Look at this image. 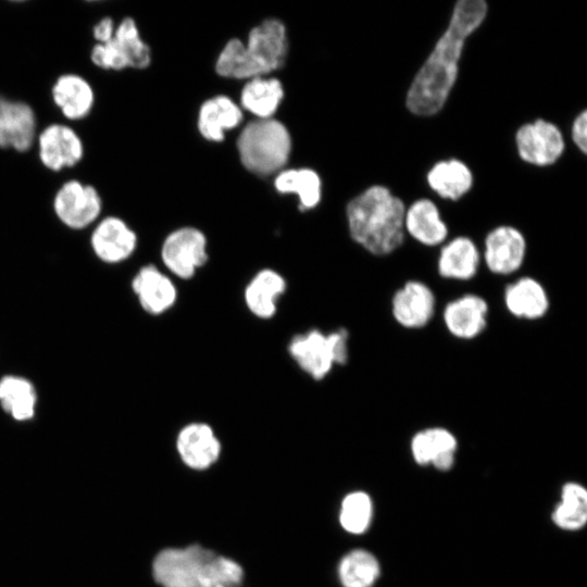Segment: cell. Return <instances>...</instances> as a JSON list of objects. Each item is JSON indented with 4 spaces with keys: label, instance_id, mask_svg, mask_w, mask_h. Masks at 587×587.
Masks as SVG:
<instances>
[{
    "label": "cell",
    "instance_id": "cell-26",
    "mask_svg": "<svg viewBox=\"0 0 587 587\" xmlns=\"http://www.w3.org/2000/svg\"><path fill=\"white\" fill-rule=\"evenodd\" d=\"M429 187L441 198L458 200L473 185L470 167L458 159L437 162L427 173Z\"/></svg>",
    "mask_w": 587,
    "mask_h": 587
},
{
    "label": "cell",
    "instance_id": "cell-1",
    "mask_svg": "<svg viewBox=\"0 0 587 587\" xmlns=\"http://www.w3.org/2000/svg\"><path fill=\"white\" fill-rule=\"evenodd\" d=\"M488 5L484 0H459L447 29L413 78L405 104L420 116L438 113L445 105L458 76V64L465 39L484 22Z\"/></svg>",
    "mask_w": 587,
    "mask_h": 587
},
{
    "label": "cell",
    "instance_id": "cell-14",
    "mask_svg": "<svg viewBox=\"0 0 587 587\" xmlns=\"http://www.w3.org/2000/svg\"><path fill=\"white\" fill-rule=\"evenodd\" d=\"M36 128V115L28 103L0 95V148L17 152L29 150Z\"/></svg>",
    "mask_w": 587,
    "mask_h": 587
},
{
    "label": "cell",
    "instance_id": "cell-28",
    "mask_svg": "<svg viewBox=\"0 0 587 587\" xmlns=\"http://www.w3.org/2000/svg\"><path fill=\"white\" fill-rule=\"evenodd\" d=\"M284 96L279 80L275 78H251L241 91V103L260 120L271 118Z\"/></svg>",
    "mask_w": 587,
    "mask_h": 587
},
{
    "label": "cell",
    "instance_id": "cell-23",
    "mask_svg": "<svg viewBox=\"0 0 587 587\" xmlns=\"http://www.w3.org/2000/svg\"><path fill=\"white\" fill-rule=\"evenodd\" d=\"M52 100L70 121L85 118L92 110L95 92L83 76L67 73L59 76L51 88Z\"/></svg>",
    "mask_w": 587,
    "mask_h": 587
},
{
    "label": "cell",
    "instance_id": "cell-20",
    "mask_svg": "<svg viewBox=\"0 0 587 587\" xmlns=\"http://www.w3.org/2000/svg\"><path fill=\"white\" fill-rule=\"evenodd\" d=\"M458 441L445 427H428L417 432L411 440V452L416 463H432L438 470H449L454 462Z\"/></svg>",
    "mask_w": 587,
    "mask_h": 587
},
{
    "label": "cell",
    "instance_id": "cell-9",
    "mask_svg": "<svg viewBox=\"0 0 587 587\" xmlns=\"http://www.w3.org/2000/svg\"><path fill=\"white\" fill-rule=\"evenodd\" d=\"M101 210L102 199L98 190L76 179L65 182L53 198L57 217L73 229H83L92 224Z\"/></svg>",
    "mask_w": 587,
    "mask_h": 587
},
{
    "label": "cell",
    "instance_id": "cell-30",
    "mask_svg": "<svg viewBox=\"0 0 587 587\" xmlns=\"http://www.w3.org/2000/svg\"><path fill=\"white\" fill-rule=\"evenodd\" d=\"M338 574L344 587H372L379 576V564L372 553L357 549L342 558Z\"/></svg>",
    "mask_w": 587,
    "mask_h": 587
},
{
    "label": "cell",
    "instance_id": "cell-24",
    "mask_svg": "<svg viewBox=\"0 0 587 587\" xmlns=\"http://www.w3.org/2000/svg\"><path fill=\"white\" fill-rule=\"evenodd\" d=\"M404 230L427 247L438 246L448 237V226L441 220L437 205L426 198L414 201L405 210Z\"/></svg>",
    "mask_w": 587,
    "mask_h": 587
},
{
    "label": "cell",
    "instance_id": "cell-33",
    "mask_svg": "<svg viewBox=\"0 0 587 587\" xmlns=\"http://www.w3.org/2000/svg\"><path fill=\"white\" fill-rule=\"evenodd\" d=\"M572 140L584 153H587V111L583 110L573 121Z\"/></svg>",
    "mask_w": 587,
    "mask_h": 587
},
{
    "label": "cell",
    "instance_id": "cell-34",
    "mask_svg": "<svg viewBox=\"0 0 587 587\" xmlns=\"http://www.w3.org/2000/svg\"><path fill=\"white\" fill-rule=\"evenodd\" d=\"M114 30L115 25L113 20L105 16L95 24L92 35L97 43H104L113 37Z\"/></svg>",
    "mask_w": 587,
    "mask_h": 587
},
{
    "label": "cell",
    "instance_id": "cell-13",
    "mask_svg": "<svg viewBox=\"0 0 587 587\" xmlns=\"http://www.w3.org/2000/svg\"><path fill=\"white\" fill-rule=\"evenodd\" d=\"M39 159L52 172L75 166L84 157V145L68 125L53 123L38 136Z\"/></svg>",
    "mask_w": 587,
    "mask_h": 587
},
{
    "label": "cell",
    "instance_id": "cell-32",
    "mask_svg": "<svg viewBox=\"0 0 587 587\" xmlns=\"http://www.w3.org/2000/svg\"><path fill=\"white\" fill-rule=\"evenodd\" d=\"M372 517V501L369 495L355 491L342 500L339 521L349 533L361 534L370 525Z\"/></svg>",
    "mask_w": 587,
    "mask_h": 587
},
{
    "label": "cell",
    "instance_id": "cell-27",
    "mask_svg": "<svg viewBox=\"0 0 587 587\" xmlns=\"http://www.w3.org/2000/svg\"><path fill=\"white\" fill-rule=\"evenodd\" d=\"M36 401V390L28 379L13 375L0 379V404L14 420H30Z\"/></svg>",
    "mask_w": 587,
    "mask_h": 587
},
{
    "label": "cell",
    "instance_id": "cell-12",
    "mask_svg": "<svg viewBox=\"0 0 587 587\" xmlns=\"http://www.w3.org/2000/svg\"><path fill=\"white\" fill-rule=\"evenodd\" d=\"M390 310L394 320L403 328L421 329L434 317L436 298L432 288L421 280H408L396 290Z\"/></svg>",
    "mask_w": 587,
    "mask_h": 587
},
{
    "label": "cell",
    "instance_id": "cell-29",
    "mask_svg": "<svg viewBox=\"0 0 587 587\" xmlns=\"http://www.w3.org/2000/svg\"><path fill=\"white\" fill-rule=\"evenodd\" d=\"M275 188L282 193H296L302 210L314 208L321 199V179L309 168L280 172L275 178Z\"/></svg>",
    "mask_w": 587,
    "mask_h": 587
},
{
    "label": "cell",
    "instance_id": "cell-5",
    "mask_svg": "<svg viewBox=\"0 0 587 587\" xmlns=\"http://www.w3.org/2000/svg\"><path fill=\"white\" fill-rule=\"evenodd\" d=\"M237 147L242 164L258 175L279 171L287 162L291 140L286 127L272 118L249 123L240 133Z\"/></svg>",
    "mask_w": 587,
    "mask_h": 587
},
{
    "label": "cell",
    "instance_id": "cell-21",
    "mask_svg": "<svg viewBox=\"0 0 587 587\" xmlns=\"http://www.w3.org/2000/svg\"><path fill=\"white\" fill-rule=\"evenodd\" d=\"M287 288L286 279L275 270L263 268L257 272L243 290L245 303L255 317L272 319L277 311L278 299Z\"/></svg>",
    "mask_w": 587,
    "mask_h": 587
},
{
    "label": "cell",
    "instance_id": "cell-16",
    "mask_svg": "<svg viewBox=\"0 0 587 587\" xmlns=\"http://www.w3.org/2000/svg\"><path fill=\"white\" fill-rule=\"evenodd\" d=\"M90 242L100 260L107 263H118L134 253L137 236L122 218L107 216L95 227Z\"/></svg>",
    "mask_w": 587,
    "mask_h": 587
},
{
    "label": "cell",
    "instance_id": "cell-3",
    "mask_svg": "<svg viewBox=\"0 0 587 587\" xmlns=\"http://www.w3.org/2000/svg\"><path fill=\"white\" fill-rule=\"evenodd\" d=\"M152 570L162 587H239L243 577L238 563L199 545L162 550Z\"/></svg>",
    "mask_w": 587,
    "mask_h": 587
},
{
    "label": "cell",
    "instance_id": "cell-10",
    "mask_svg": "<svg viewBox=\"0 0 587 587\" xmlns=\"http://www.w3.org/2000/svg\"><path fill=\"white\" fill-rule=\"evenodd\" d=\"M515 141L521 159L538 166L554 163L565 148L559 127L542 118L522 125L515 134Z\"/></svg>",
    "mask_w": 587,
    "mask_h": 587
},
{
    "label": "cell",
    "instance_id": "cell-2",
    "mask_svg": "<svg viewBox=\"0 0 587 587\" xmlns=\"http://www.w3.org/2000/svg\"><path fill=\"white\" fill-rule=\"evenodd\" d=\"M403 201L382 185H374L347 205L351 238L376 257L396 251L404 240Z\"/></svg>",
    "mask_w": 587,
    "mask_h": 587
},
{
    "label": "cell",
    "instance_id": "cell-22",
    "mask_svg": "<svg viewBox=\"0 0 587 587\" xmlns=\"http://www.w3.org/2000/svg\"><path fill=\"white\" fill-rule=\"evenodd\" d=\"M480 263L476 243L466 236H458L445 243L437 260L438 274L445 279L470 280Z\"/></svg>",
    "mask_w": 587,
    "mask_h": 587
},
{
    "label": "cell",
    "instance_id": "cell-15",
    "mask_svg": "<svg viewBox=\"0 0 587 587\" xmlns=\"http://www.w3.org/2000/svg\"><path fill=\"white\" fill-rule=\"evenodd\" d=\"M488 312V303L483 297L465 294L445 305L442 322L453 337L471 340L485 330Z\"/></svg>",
    "mask_w": 587,
    "mask_h": 587
},
{
    "label": "cell",
    "instance_id": "cell-17",
    "mask_svg": "<svg viewBox=\"0 0 587 587\" xmlns=\"http://www.w3.org/2000/svg\"><path fill=\"white\" fill-rule=\"evenodd\" d=\"M176 448L183 462L193 470L208 469L221 453L213 428L201 422L189 423L179 430Z\"/></svg>",
    "mask_w": 587,
    "mask_h": 587
},
{
    "label": "cell",
    "instance_id": "cell-11",
    "mask_svg": "<svg viewBox=\"0 0 587 587\" xmlns=\"http://www.w3.org/2000/svg\"><path fill=\"white\" fill-rule=\"evenodd\" d=\"M484 262L488 271L495 275L508 276L517 272L526 257V239L515 227L497 226L491 229L484 241Z\"/></svg>",
    "mask_w": 587,
    "mask_h": 587
},
{
    "label": "cell",
    "instance_id": "cell-7",
    "mask_svg": "<svg viewBox=\"0 0 587 587\" xmlns=\"http://www.w3.org/2000/svg\"><path fill=\"white\" fill-rule=\"evenodd\" d=\"M91 62L102 70L145 68L151 61L150 48L141 40L132 17L123 18L113 37L104 43H96L90 52Z\"/></svg>",
    "mask_w": 587,
    "mask_h": 587
},
{
    "label": "cell",
    "instance_id": "cell-19",
    "mask_svg": "<svg viewBox=\"0 0 587 587\" xmlns=\"http://www.w3.org/2000/svg\"><path fill=\"white\" fill-rule=\"evenodd\" d=\"M503 303L511 315L527 321L542 319L550 307L546 288L530 276H523L510 283L504 288Z\"/></svg>",
    "mask_w": 587,
    "mask_h": 587
},
{
    "label": "cell",
    "instance_id": "cell-8",
    "mask_svg": "<svg viewBox=\"0 0 587 587\" xmlns=\"http://www.w3.org/2000/svg\"><path fill=\"white\" fill-rule=\"evenodd\" d=\"M207 245L201 230L195 227L178 228L163 241L162 262L174 276L190 279L208 262Z\"/></svg>",
    "mask_w": 587,
    "mask_h": 587
},
{
    "label": "cell",
    "instance_id": "cell-25",
    "mask_svg": "<svg viewBox=\"0 0 587 587\" xmlns=\"http://www.w3.org/2000/svg\"><path fill=\"white\" fill-rule=\"evenodd\" d=\"M241 120L242 113L237 104L225 96H217L202 104L198 127L208 140L221 141L225 130L236 127Z\"/></svg>",
    "mask_w": 587,
    "mask_h": 587
},
{
    "label": "cell",
    "instance_id": "cell-18",
    "mask_svg": "<svg viewBox=\"0 0 587 587\" xmlns=\"http://www.w3.org/2000/svg\"><path fill=\"white\" fill-rule=\"evenodd\" d=\"M132 288L141 308L152 315L166 312L177 300V289L173 280L152 264L138 271L133 278Z\"/></svg>",
    "mask_w": 587,
    "mask_h": 587
},
{
    "label": "cell",
    "instance_id": "cell-31",
    "mask_svg": "<svg viewBox=\"0 0 587 587\" xmlns=\"http://www.w3.org/2000/svg\"><path fill=\"white\" fill-rule=\"evenodd\" d=\"M552 519L554 523L567 530H576L587 520V491L575 483L566 484L562 489V500L555 507Z\"/></svg>",
    "mask_w": 587,
    "mask_h": 587
},
{
    "label": "cell",
    "instance_id": "cell-6",
    "mask_svg": "<svg viewBox=\"0 0 587 587\" xmlns=\"http://www.w3.org/2000/svg\"><path fill=\"white\" fill-rule=\"evenodd\" d=\"M288 352L296 364L314 380L324 379L335 365H345L349 359V333L338 328L324 333L317 328L295 335Z\"/></svg>",
    "mask_w": 587,
    "mask_h": 587
},
{
    "label": "cell",
    "instance_id": "cell-4",
    "mask_svg": "<svg viewBox=\"0 0 587 587\" xmlns=\"http://www.w3.org/2000/svg\"><path fill=\"white\" fill-rule=\"evenodd\" d=\"M286 29L277 20H266L254 27L245 46L229 40L220 53L215 70L224 77H262L282 66L287 53Z\"/></svg>",
    "mask_w": 587,
    "mask_h": 587
}]
</instances>
